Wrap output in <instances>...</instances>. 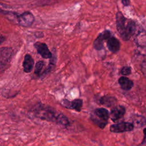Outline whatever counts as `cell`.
Masks as SVG:
<instances>
[{
    "label": "cell",
    "instance_id": "obj_1",
    "mask_svg": "<svg viewBox=\"0 0 146 146\" xmlns=\"http://www.w3.org/2000/svg\"><path fill=\"white\" fill-rule=\"evenodd\" d=\"M33 112L34 115L40 119L52 121L64 127H67L70 124L68 118L63 113L44 104H40L36 106Z\"/></svg>",
    "mask_w": 146,
    "mask_h": 146
},
{
    "label": "cell",
    "instance_id": "obj_10",
    "mask_svg": "<svg viewBox=\"0 0 146 146\" xmlns=\"http://www.w3.org/2000/svg\"><path fill=\"white\" fill-rule=\"evenodd\" d=\"M125 113V108L123 106L119 105L112 108L110 113V117L113 121H116L123 117Z\"/></svg>",
    "mask_w": 146,
    "mask_h": 146
},
{
    "label": "cell",
    "instance_id": "obj_3",
    "mask_svg": "<svg viewBox=\"0 0 146 146\" xmlns=\"http://www.w3.org/2000/svg\"><path fill=\"white\" fill-rule=\"evenodd\" d=\"M94 115H91V120L100 128L103 129L108 123L110 117V112L105 108H98L94 111Z\"/></svg>",
    "mask_w": 146,
    "mask_h": 146
},
{
    "label": "cell",
    "instance_id": "obj_11",
    "mask_svg": "<svg viewBox=\"0 0 146 146\" xmlns=\"http://www.w3.org/2000/svg\"><path fill=\"white\" fill-rule=\"evenodd\" d=\"M107 47L108 49L113 53H116L120 50V43L118 39L111 35L107 40Z\"/></svg>",
    "mask_w": 146,
    "mask_h": 146
},
{
    "label": "cell",
    "instance_id": "obj_13",
    "mask_svg": "<svg viewBox=\"0 0 146 146\" xmlns=\"http://www.w3.org/2000/svg\"><path fill=\"white\" fill-rule=\"evenodd\" d=\"M56 60H57V58H56V51L54 50L52 56L50 59V61H49V63H48V66H47L46 69L43 71V72L41 74L40 77L44 78L49 73H50L52 71V70L55 68V65H56Z\"/></svg>",
    "mask_w": 146,
    "mask_h": 146
},
{
    "label": "cell",
    "instance_id": "obj_7",
    "mask_svg": "<svg viewBox=\"0 0 146 146\" xmlns=\"http://www.w3.org/2000/svg\"><path fill=\"white\" fill-rule=\"evenodd\" d=\"M111 35L110 31L108 30H106L100 33L94 42V48L98 51L103 49L104 48V40H107Z\"/></svg>",
    "mask_w": 146,
    "mask_h": 146
},
{
    "label": "cell",
    "instance_id": "obj_4",
    "mask_svg": "<svg viewBox=\"0 0 146 146\" xmlns=\"http://www.w3.org/2000/svg\"><path fill=\"white\" fill-rule=\"evenodd\" d=\"M13 55V50L11 47H2L0 49L1 70L5 68L9 64Z\"/></svg>",
    "mask_w": 146,
    "mask_h": 146
},
{
    "label": "cell",
    "instance_id": "obj_5",
    "mask_svg": "<svg viewBox=\"0 0 146 146\" xmlns=\"http://www.w3.org/2000/svg\"><path fill=\"white\" fill-rule=\"evenodd\" d=\"M60 103L64 108L74 110L77 112H80L83 107V100L80 99H75L71 101L63 99L60 101Z\"/></svg>",
    "mask_w": 146,
    "mask_h": 146
},
{
    "label": "cell",
    "instance_id": "obj_14",
    "mask_svg": "<svg viewBox=\"0 0 146 146\" xmlns=\"http://www.w3.org/2000/svg\"><path fill=\"white\" fill-rule=\"evenodd\" d=\"M99 104L105 106L107 107H111L113 106L117 102V99L112 96L104 95L100 98L99 99Z\"/></svg>",
    "mask_w": 146,
    "mask_h": 146
},
{
    "label": "cell",
    "instance_id": "obj_18",
    "mask_svg": "<svg viewBox=\"0 0 146 146\" xmlns=\"http://www.w3.org/2000/svg\"><path fill=\"white\" fill-rule=\"evenodd\" d=\"M120 73L123 75H128L131 73V68L130 67L124 66L121 69Z\"/></svg>",
    "mask_w": 146,
    "mask_h": 146
},
{
    "label": "cell",
    "instance_id": "obj_12",
    "mask_svg": "<svg viewBox=\"0 0 146 146\" xmlns=\"http://www.w3.org/2000/svg\"><path fill=\"white\" fill-rule=\"evenodd\" d=\"M34 66V60L32 56L27 54L24 56V59L22 63V67L23 69V71L26 73L30 72Z\"/></svg>",
    "mask_w": 146,
    "mask_h": 146
},
{
    "label": "cell",
    "instance_id": "obj_9",
    "mask_svg": "<svg viewBox=\"0 0 146 146\" xmlns=\"http://www.w3.org/2000/svg\"><path fill=\"white\" fill-rule=\"evenodd\" d=\"M17 20L19 25L25 27H28L31 26L33 23L34 17L30 12L26 11L18 15Z\"/></svg>",
    "mask_w": 146,
    "mask_h": 146
},
{
    "label": "cell",
    "instance_id": "obj_17",
    "mask_svg": "<svg viewBox=\"0 0 146 146\" xmlns=\"http://www.w3.org/2000/svg\"><path fill=\"white\" fill-rule=\"evenodd\" d=\"M133 122L135 125L140 127L145 124V119L140 116H137L133 119Z\"/></svg>",
    "mask_w": 146,
    "mask_h": 146
},
{
    "label": "cell",
    "instance_id": "obj_22",
    "mask_svg": "<svg viewBox=\"0 0 146 146\" xmlns=\"http://www.w3.org/2000/svg\"><path fill=\"white\" fill-rule=\"evenodd\" d=\"M144 136L145 137H146V128H145L144 129Z\"/></svg>",
    "mask_w": 146,
    "mask_h": 146
},
{
    "label": "cell",
    "instance_id": "obj_6",
    "mask_svg": "<svg viewBox=\"0 0 146 146\" xmlns=\"http://www.w3.org/2000/svg\"><path fill=\"white\" fill-rule=\"evenodd\" d=\"M134 125L129 122H121L112 124L110 126V130L113 133H121L129 132L133 130Z\"/></svg>",
    "mask_w": 146,
    "mask_h": 146
},
{
    "label": "cell",
    "instance_id": "obj_8",
    "mask_svg": "<svg viewBox=\"0 0 146 146\" xmlns=\"http://www.w3.org/2000/svg\"><path fill=\"white\" fill-rule=\"evenodd\" d=\"M34 46L38 54L43 59H50L52 57V54L45 43L36 42L34 43Z\"/></svg>",
    "mask_w": 146,
    "mask_h": 146
},
{
    "label": "cell",
    "instance_id": "obj_16",
    "mask_svg": "<svg viewBox=\"0 0 146 146\" xmlns=\"http://www.w3.org/2000/svg\"><path fill=\"white\" fill-rule=\"evenodd\" d=\"M44 65V62L43 60H39L36 62L35 66L34 74L38 76H40L41 75V71L43 68Z\"/></svg>",
    "mask_w": 146,
    "mask_h": 146
},
{
    "label": "cell",
    "instance_id": "obj_19",
    "mask_svg": "<svg viewBox=\"0 0 146 146\" xmlns=\"http://www.w3.org/2000/svg\"><path fill=\"white\" fill-rule=\"evenodd\" d=\"M141 70L143 72V74L145 75V76L146 77V62H144L142 64V67H141Z\"/></svg>",
    "mask_w": 146,
    "mask_h": 146
},
{
    "label": "cell",
    "instance_id": "obj_2",
    "mask_svg": "<svg viewBox=\"0 0 146 146\" xmlns=\"http://www.w3.org/2000/svg\"><path fill=\"white\" fill-rule=\"evenodd\" d=\"M116 23L117 31L123 40H128L134 34L136 30L135 22L127 19L120 11L116 14Z\"/></svg>",
    "mask_w": 146,
    "mask_h": 146
},
{
    "label": "cell",
    "instance_id": "obj_21",
    "mask_svg": "<svg viewBox=\"0 0 146 146\" xmlns=\"http://www.w3.org/2000/svg\"><path fill=\"white\" fill-rule=\"evenodd\" d=\"M5 37L3 36V35H1V39H0V40H1V44H2L3 43V41H5Z\"/></svg>",
    "mask_w": 146,
    "mask_h": 146
},
{
    "label": "cell",
    "instance_id": "obj_20",
    "mask_svg": "<svg viewBox=\"0 0 146 146\" xmlns=\"http://www.w3.org/2000/svg\"><path fill=\"white\" fill-rule=\"evenodd\" d=\"M122 3H123L124 5L127 6V5H129V0H122Z\"/></svg>",
    "mask_w": 146,
    "mask_h": 146
},
{
    "label": "cell",
    "instance_id": "obj_15",
    "mask_svg": "<svg viewBox=\"0 0 146 146\" xmlns=\"http://www.w3.org/2000/svg\"><path fill=\"white\" fill-rule=\"evenodd\" d=\"M118 82L121 88L125 91L130 90L133 86V82L125 76L120 77L118 80Z\"/></svg>",
    "mask_w": 146,
    "mask_h": 146
}]
</instances>
